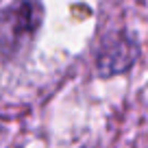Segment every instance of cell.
Here are the masks:
<instances>
[{
  "mask_svg": "<svg viewBox=\"0 0 148 148\" xmlns=\"http://www.w3.org/2000/svg\"><path fill=\"white\" fill-rule=\"evenodd\" d=\"M44 22L39 0H15L0 9V59L11 61L28 50Z\"/></svg>",
  "mask_w": 148,
  "mask_h": 148,
  "instance_id": "6da1fadb",
  "label": "cell"
},
{
  "mask_svg": "<svg viewBox=\"0 0 148 148\" xmlns=\"http://www.w3.org/2000/svg\"><path fill=\"white\" fill-rule=\"evenodd\" d=\"M139 59V46L129 35L107 37L96 52V70L100 76H116L133 68Z\"/></svg>",
  "mask_w": 148,
  "mask_h": 148,
  "instance_id": "7a4b0ae2",
  "label": "cell"
}]
</instances>
